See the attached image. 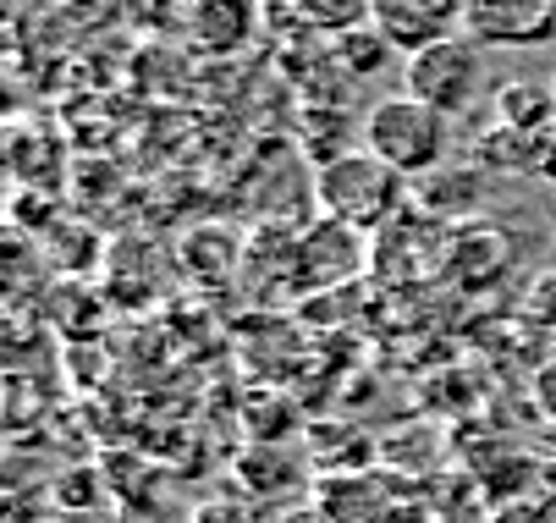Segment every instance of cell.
Returning <instances> with one entry per match:
<instances>
[{
	"label": "cell",
	"mask_w": 556,
	"mask_h": 523,
	"mask_svg": "<svg viewBox=\"0 0 556 523\" xmlns=\"http://www.w3.org/2000/svg\"><path fill=\"white\" fill-rule=\"evenodd\" d=\"M364 149L396 177H430L446 161V116L414 94H386L364 116Z\"/></svg>",
	"instance_id": "obj_1"
},
{
	"label": "cell",
	"mask_w": 556,
	"mask_h": 523,
	"mask_svg": "<svg viewBox=\"0 0 556 523\" xmlns=\"http://www.w3.org/2000/svg\"><path fill=\"white\" fill-rule=\"evenodd\" d=\"M403 199H408V177L380 166L369 149L314 171V204L326 209V220H337L348 232H380Z\"/></svg>",
	"instance_id": "obj_2"
},
{
	"label": "cell",
	"mask_w": 556,
	"mask_h": 523,
	"mask_svg": "<svg viewBox=\"0 0 556 523\" xmlns=\"http://www.w3.org/2000/svg\"><path fill=\"white\" fill-rule=\"evenodd\" d=\"M480 78H485V55L463 34H452V39H441V44H430V50L403 61V94L425 100L441 116L468 111L473 94H480Z\"/></svg>",
	"instance_id": "obj_3"
},
{
	"label": "cell",
	"mask_w": 556,
	"mask_h": 523,
	"mask_svg": "<svg viewBox=\"0 0 556 523\" xmlns=\"http://www.w3.org/2000/svg\"><path fill=\"white\" fill-rule=\"evenodd\" d=\"M463 39L480 50H540L556 44V0H468Z\"/></svg>",
	"instance_id": "obj_4"
},
{
	"label": "cell",
	"mask_w": 556,
	"mask_h": 523,
	"mask_svg": "<svg viewBox=\"0 0 556 523\" xmlns=\"http://www.w3.org/2000/svg\"><path fill=\"white\" fill-rule=\"evenodd\" d=\"M369 23H375V34L391 50H403V61H408V55L463 34V7L457 0H375Z\"/></svg>",
	"instance_id": "obj_5"
},
{
	"label": "cell",
	"mask_w": 556,
	"mask_h": 523,
	"mask_svg": "<svg viewBox=\"0 0 556 523\" xmlns=\"http://www.w3.org/2000/svg\"><path fill=\"white\" fill-rule=\"evenodd\" d=\"M403 501H414V485L408 480H391L380 469L320 480V490H314V507H320L331 523H391Z\"/></svg>",
	"instance_id": "obj_6"
},
{
	"label": "cell",
	"mask_w": 556,
	"mask_h": 523,
	"mask_svg": "<svg viewBox=\"0 0 556 523\" xmlns=\"http://www.w3.org/2000/svg\"><path fill=\"white\" fill-rule=\"evenodd\" d=\"M491 122L513 127V132H551L556 127V89H551V78H507V84H496Z\"/></svg>",
	"instance_id": "obj_7"
},
{
	"label": "cell",
	"mask_w": 556,
	"mask_h": 523,
	"mask_svg": "<svg viewBox=\"0 0 556 523\" xmlns=\"http://www.w3.org/2000/svg\"><path fill=\"white\" fill-rule=\"evenodd\" d=\"M473 199H480V166H457V171H430L419 188H414V204H425V215H463Z\"/></svg>",
	"instance_id": "obj_8"
},
{
	"label": "cell",
	"mask_w": 556,
	"mask_h": 523,
	"mask_svg": "<svg viewBox=\"0 0 556 523\" xmlns=\"http://www.w3.org/2000/svg\"><path fill=\"white\" fill-rule=\"evenodd\" d=\"M326 55H331V66L342 72V78H375V72H380L396 50L375 34V23H364V28H353V34L331 39V44H326Z\"/></svg>",
	"instance_id": "obj_9"
},
{
	"label": "cell",
	"mask_w": 556,
	"mask_h": 523,
	"mask_svg": "<svg viewBox=\"0 0 556 523\" xmlns=\"http://www.w3.org/2000/svg\"><path fill=\"white\" fill-rule=\"evenodd\" d=\"M249 23H254V12L249 7H237V12H193V28L204 34V44L210 50H231V44H243V34H249Z\"/></svg>",
	"instance_id": "obj_10"
},
{
	"label": "cell",
	"mask_w": 556,
	"mask_h": 523,
	"mask_svg": "<svg viewBox=\"0 0 556 523\" xmlns=\"http://www.w3.org/2000/svg\"><path fill=\"white\" fill-rule=\"evenodd\" d=\"M188 523H260V518H254V507L243 496H210V501H199L188 512Z\"/></svg>",
	"instance_id": "obj_11"
},
{
	"label": "cell",
	"mask_w": 556,
	"mask_h": 523,
	"mask_svg": "<svg viewBox=\"0 0 556 523\" xmlns=\"http://www.w3.org/2000/svg\"><path fill=\"white\" fill-rule=\"evenodd\" d=\"M529 320L556 326V276H540V281L529 286Z\"/></svg>",
	"instance_id": "obj_12"
},
{
	"label": "cell",
	"mask_w": 556,
	"mask_h": 523,
	"mask_svg": "<svg viewBox=\"0 0 556 523\" xmlns=\"http://www.w3.org/2000/svg\"><path fill=\"white\" fill-rule=\"evenodd\" d=\"M534 392H540V408L556 419V358H551V363L540 369V375H534Z\"/></svg>",
	"instance_id": "obj_13"
},
{
	"label": "cell",
	"mask_w": 556,
	"mask_h": 523,
	"mask_svg": "<svg viewBox=\"0 0 556 523\" xmlns=\"http://www.w3.org/2000/svg\"><path fill=\"white\" fill-rule=\"evenodd\" d=\"M391 523H435V512H430V501H419V496H414V501L396 507V518H391Z\"/></svg>",
	"instance_id": "obj_14"
},
{
	"label": "cell",
	"mask_w": 556,
	"mask_h": 523,
	"mask_svg": "<svg viewBox=\"0 0 556 523\" xmlns=\"http://www.w3.org/2000/svg\"><path fill=\"white\" fill-rule=\"evenodd\" d=\"M270 523H331L320 507H287V512H276Z\"/></svg>",
	"instance_id": "obj_15"
},
{
	"label": "cell",
	"mask_w": 556,
	"mask_h": 523,
	"mask_svg": "<svg viewBox=\"0 0 556 523\" xmlns=\"http://www.w3.org/2000/svg\"><path fill=\"white\" fill-rule=\"evenodd\" d=\"M551 89H556V78H551Z\"/></svg>",
	"instance_id": "obj_16"
}]
</instances>
